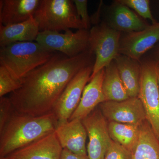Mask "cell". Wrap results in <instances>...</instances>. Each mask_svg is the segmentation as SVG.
I'll use <instances>...</instances> for the list:
<instances>
[{
  "label": "cell",
  "mask_w": 159,
  "mask_h": 159,
  "mask_svg": "<svg viewBox=\"0 0 159 159\" xmlns=\"http://www.w3.org/2000/svg\"><path fill=\"white\" fill-rule=\"evenodd\" d=\"M40 32L34 16L17 24L4 26L0 24V46L4 47L15 42L36 41Z\"/></svg>",
  "instance_id": "cell-17"
},
{
  "label": "cell",
  "mask_w": 159,
  "mask_h": 159,
  "mask_svg": "<svg viewBox=\"0 0 159 159\" xmlns=\"http://www.w3.org/2000/svg\"><path fill=\"white\" fill-rule=\"evenodd\" d=\"M158 83H159V72L158 71Z\"/></svg>",
  "instance_id": "cell-30"
},
{
  "label": "cell",
  "mask_w": 159,
  "mask_h": 159,
  "mask_svg": "<svg viewBox=\"0 0 159 159\" xmlns=\"http://www.w3.org/2000/svg\"><path fill=\"white\" fill-rule=\"evenodd\" d=\"M122 34L119 54L140 61L141 57L159 41V22L142 31Z\"/></svg>",
  "instance_id": "cell-11"
},
{
  "label": "cell",
  "mask_w": 159,
  "mask_h": 159,
  "mask_svg": "<svg viewBox=\"0 0 159 159\" xmlns=\"http://www.w3.org/2000/svg\"><path fill=\"white\" fill-rule=\"evenodd\" d=\"M142 63L139 97L145 110L146 120L159 140L158 61L148 60Z\"/></svg>",
  "instance_id": "cell-6"
},
{
  "label": "cell",
  "mask_w": 159,
  "mask_h": 159,
  "mask_svg": "<svg viewBox=\"0 0 159 159\" xmlns=\"http://www.w3.org/2000/svg\"><path fill=\"white\" fill-rule=\"evenodd\" d=\"M108 127L111 140L132 152L139 141L140 126L111 121Z\"/></svg>",
  "instance_id": "cell-21"
},
{
  "label": "cell",
  "mask_w": 159,
  "mask_h": 159,
  "mask_svg": "<svg viewBox=\"0 0 159 159\" xmlns=\"http://www.w3.org/2000/svg\"><path fill=\"white\" fill-rule=\"evenodd\" d=\"M0 159H7V158H6V157H0Z\"/></svg>",
  "instance_id": "cell-29"
},
{
  "label": "cell",
  "mask_w": 159,
  "mask_h": 159,
  "mask_svg": "<svg viewBox=\"0 0 159 159\" xmlns=\"http://www.w3.org/2000/svg\"><path fill=\"white\" fill-rule=\"evenodd\" d=\"M14 111L9 97H0V130L9 121Z\"/></svg>",
  "instance_id": "cell-25"
},
{
  "label": "cell",
  "mask_w": 159,
  "mask_h": 159,
  "mask_svg": "<svg viewBox=\"0 0 159 159\" xmlns=\"http://www.w3.org/2000/svg\"><path fill=\"white\" fill-rule=\"evenodd\" d=\"M21 80L15 79L4 66L0 65V97L20 88Z\"/></svg>",
  "instance_id": "cell-22"
},
{
  "label": "cell",
  "mask_w": 159,
  "mask_h": 159,
  "mask_svg": "<svg viewBox=\"0 0 159 159\" xmlns=\"http://www.w3.org/2000/svg\"><path fill=\"white\" fill-rule=\"evenodd\" d=\"M62 149L54 131L5 157L7 159H60Z\"/></svg>",
  "instance_id": "cell-12"
},
{
  "label": "cell",
  "mask_w": 159,
  "mask_h": 159,
  "mask_svg": "<svg viewBox=\"0 0 159 159\" xmlns=\"http://www.w3.org/2000/svg\"><path fill=\"white\" fill-rule=\"evenodd\" d=\"M108 16L107 25L122 33L142 31L149 26L145 20L118 0L111 6Z\"/></svg>",
  "instance_id": "cell-14"
},
{
  "label": "cell",
  "mask_w": 159,
  "mask_h": 159,
  "mask_svg": "<svg viewBox=\"0 0 159 159\" xmlns=\"http://www.w3.org/2000/svg\"><path fill=\"white\" fill-rule=\"evenodd\" d=\"M55 132L63 148L76 154L87 155V133L81 120L74 119L58 123Z\"/></svg>",
  "instance_id": "cell-13"
},
{
  "label": "cell",
  "mask_w": 159,
  "mask_h": 159,
  "mask_svg": "<svg viewBox=\"0 0 159 159\" xmlns=\"http://www.w3.org/2000/svg\"><path fill=\"white\" fill-rule=\"evenodd\" d=\"M106 119L100 110L95 109L81 120L89 139L87 152L89 159L104 158L111 141Z\"/></svg>",
  "instance_id": "cell-9"
},
{
  "label": "cell",
  "mask_w": 159,
  "mask_h": 159,
  "mask_svg": "<svg viewBox=\"0 0 159 159\" xmlns=\"http://www.w3.org/2000/svg\"><path fill=\"white\" fill-rule=\"evenodd\" d=\"M99 105L102 115L110 122L140 126L146 120L145 110L139 97L121 101H105Z\"/></svg>",
  "instance_id": "cell-10"
},
{
  "label": "cell",
  "mask_w": 159,
  "mask_h": 159,
  "mask_svg": "<svg viewBox=\"0 0 159 159\" xmlns=\"http://www.w3.org/2000/svg\"><path fill=\"white\" fill-rule=\"evenodd\" d=\"M119 3L134 9L139 16L144 20H150L152 24L157 22L154 18L150 8L148 0H118Z\"/></svg>",
  "instance_id": "cell-23"
},
{
  "label": "cell",
  "mask_w": 159,
  "mask_h": 159,
  "mask_svg": "<svg viewBox=\"0 0 159 159\" xmlns=\"http://www.w3.org/2000/svg\"><path fill=\"white\" fill-rule=\"evenodd\" d=\"M158 71L159 72V62L158 63Z\"/></svg>",
  "instance_id": "cell-31"
},
{
  "label": "cell",
  "mask_w": 159,
  "mask_h": 159,
  "mask_svg": "<svg viewBox=\"0 0 159 159\" xmlns=\"http://www.w3.org/2000/svg\"><path fill=\"white\" fill-rule=\"evenodd\" d=\"M89 30H70L61 33L56 31H40L36 42L49 51L75 57L90 48Z\"/></svg>",
  "instance_id": "cell-7"
},
{
  "label": "cell",
  "mask_w": 159,
  "mask_h": 159,
  "mask_svg": "<svg viewBox=\"0 0 159 159\" xmlns=\"http://www.w3.org/2000/svg\"><path fill=\"white\" fill-rule=\"evenodd\" d=\"M77 15L82 21L84 29L90 30L91 29V18L88 11V1L74 0L73 1Z\"/></svg>",
  "instance_id": "cell-26"
},
{
  "label": "cell",
  "mask_w": 159,
  "mask_h": 159,
  "mask_svg": "<svg viewBox=\"0 0 159 159\" xmlns=\"http://www.w3.org/2000/svg\"><path fill=\"white\" fill-rule=\"evenodd\" d=\"M102 90L105 101H121L129 98L115 60L104 68Z\"/></svg>",
  "instance_id": "cell-20"
},
{
  "label": "cell",
  "mask_w": 159,
  "mask_h": 159,
  "mask_svg": "<svg viewBox=\"0 0 159 159\" xmlns=\"http://www.w3.org/2000/svg\"><path fill=\"white\" fill-rule=\"evenodd\" d=\"M56 52L49 51L37 42L11 43L0 48V65L15 79L21 80L31 71L47 62Z\"/></svg>",
  "instance_id": "cell-3"
},
{
  "label": "cell",
  "mask_w": 159,
  "mask_h": 159,
  "mask_svg": "<svg viewBox=\"0 0 159 159\" xmlns=\"http://www.w3.org/2000/svg\"><path fill=\"white\" fill-rule=\"evenodd\" d=\"M60 159H89L87 155H80L76 154L65 148H63Z\"/></svg>",
  "instance_id": "cell-27"
},
{
  "label": "cell",
  "mask_w": 159,
  "mask_h": 159,
  "mask_svg": "<svg viewBox=\"0 0 159 159\" xmlns=\"http://www.w3.org/2000/svg\"><path fill=\"white\" fill-rule=\"evenodd\" d=\"M104 159H132L131 152L111 140Z\"/></svg>",
  "instance_id": "cell-24"
},
{
  "label": "cell",
  "mask_w": 159,
  "mask_h": 159,
  "mask_svg": "<svg viewBox=\"0 0 159 159\" xmlns=\"http://www.w3.org/2000/svg\"><path fill=\"white\" fill-rule=\"evenodd\" d=\"M115 61L129 97H139L142 63L121 54L117 56Z\"/></svg>",
  "instance_id": "cell-18"
},
{
  "label": "cell",
  "mask_w": 159,
  "mask_h": 159,
  "mask_svg": "<svg viewBox=\"0 0 159 159\" xmlns=\"http://www.w3.org/2000/svg\"><path fill=\"white\" fill-rule=\"evenodd\" d=\"M58 122L54 112L33 116L14 111L0 130V157L55 131Z\"/></svg>",
  "instance_id": "cell-2"
},
{
  "label": "cell",
  "mask_w": 159,
  "mask_h": 159,
  "mask_svg": "<svg viewBox=\"0 0 159 159\" xmlns=\"http://www.w3.org/2000/svg\"><path fill=\"white\" fill-rule=\"evenodd\" d=\"M90 49L75 57L56 52L45 63L21 80L20 88L9 97L15 111L33 116L53 112L70 81L84 68L94 64Z\"/></svg>",
  "instance_id": "cell-1"
},
{
  "label": "cell",
  "mask_w": 159,
  "mask_h": 159,
  "mask_svg": "<svg viewBox=\"0 0 159 159\" xmlns=\"http://www.w3.org/2000/svg\"><path fill=\"white\" fill-rule=\"evenodd\" d=\"M131 154L132 159H159V140L147 120L140 125L139 141Z\"/></svg>",
  "instance_id": "cell-19"
},
{
  "label": "cell",
  "mask_w": 159,
  "mask_h": 159,
  "mask_svg": "<svg viewBox=\"0 0 159 159\" xmlns=\"http://www.w3.org/2000/svg\"><path fill=\"white\" fill-rule=\"evenodd\" d=\"M104 69L99 71L86 85L78 106L69 120H82L89 116L105 99L102 90Z\"/></svg>",
  "instance_id": "cell-15"
},
{
  "label": "cell",
  "mask_w": 159,
  "mask_h": 159,
  "mask_svg": "<svg viewBox=\"0 0 159 159\" xmlns=\"http://www.w3.org/2000/svg\"><path fill=\"white\" fill-rule=\"evenodd\" d=\"M154 55L155 57V60L159 62V44L157 46L156 48L155 49L154 51Z\"/></svg>",
  "instance_id": "cell-28"
},
{
  "label": "cell",
  "mask_w": 159,
  "mask_h": 159,
  "mask_svg": "<svg viewBox=\"0 0 159 159\" xmlns=\"http://www.w3.org/2000/svg\"><path fill=\"white\" fill-rule=\"evenodd\" d=\"M93 65H91L80 70L63 92L53 111L58 123L69 121L77 108L84 88L90 81Z\"/></svg>",
  "instance_id": "cell-8"
},
{
  "label": "cell",
  "mask_w": 159,
  "mask_h": 159,
  "mask_svg": "<svg viewBox=\"0 0 159 159\" xmlns=\"http://www.w3.org/2000/svg\"><path fill=\"white\" fill-rule=\"evenodd\" d=\"M89 33L90 48L95 55L90 80L119 55L122 33L111 28L106 22H102L91 28Z\"/></svg>",
  "instance_id": "cell-5"
},
{
  "label": "cell",
  "mask_w": 159,
  "mask_h": 159,
  "mask_svg": "<svg viewBox=\"0 0 159 159\" xmlns=\"http://www.w3.org/2000/svg\"><path fill=\"white\" fill-rule=\"evenodd\" d=\"M40 0H1L0 24L9 25L25 21L34 16Z\"/></svg>",
  "instance_id": "cell-16"
},
{
  "label": "cell",
  "mask_w": 159,
  "mask_h": 159,
  "mask_svg": "<svg viewBox=\"0 0 159 159\" xmlns=\"http://www.w3.org/2000/svg\"><path fill=\"white\" fill-rule=\"evenodd\" d=\"M40 31L84 29L73 1L40 0L34 15Z\"/></svg>",
  "instance_id": "cell-4"
}]
</instances>
